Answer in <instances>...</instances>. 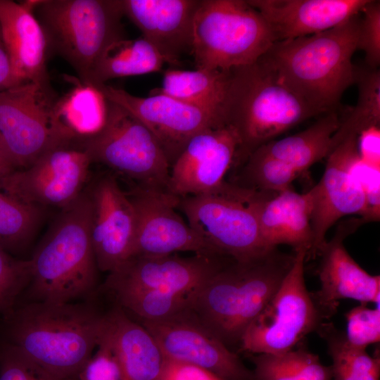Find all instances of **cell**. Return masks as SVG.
<instances>
[{
  "mask_svg": "<svg viewBox=\"0 0 380 380\" xmlns=\"http://www.w3.org/2000/svg\"><path fill=\"white\" fill-rule=\"evenodd\" d=\"M6 318L7 343L58 380L77 379L106 325V313L87 301H31Z\"/></svg>",
  "mask_w": 380,
  "mask_h": 380,
  "instance_id": "1",
  "label": "cell"
},
{
  "mask_svg": "<svg viewBox=\"0 0 380 380\" xmlns=\"http://www.w3.org/2000/svg\"><path fill=\"white\" fill-rule=\"evenodd\" d=\"M294 259L295 254L277 247L249 260L229 258L194 293L189 309L234 351L246 329L280 287Z\"/></svg>",
  "mask_w": 380,
  "mask_h": 380,
  "instance_id": "2",
  "label": "cell"
},
{
  "mask_svg": "<svg viewBox=\"0 0 380 380\" xmlns=\"http://www.w3.org/2000/svg\"><path fill=\"white\" fill-rule=\"evenodd\" d=\"M360 15L319 33L275 42L259 60L319 115L334 111L355 83Z\"/></svg>",
  "mask_w": 380,
  "mask_h": 380,
  "instance_id": "3",
  "label": "cell"
},
{
  "mask_svg": "<svg viewBox=\"0 0 380 380\" xmlns=\"http://www.w3.org/2000/svg\"><path fill=\"white\" fill-rule=\"evenodd\" d=\"M91 213L87 191L61 209L30 259L31 301L76 302L96 291L99 270L91 239Z\"/></svg>",
  "mask_w": 380,
  "mask_h": 380,
  "instance_id": "4",
  "label": "cell"
},
{
  "mask_svg": "<svg viewBox=\"0 0 380 380\" xmlns=\"http://www.w3.org/2000/svg\"><path fill=\"white\" fill-rule=\"evenodd\" d=\"M317 115L260 60L230 70L222 116L239 138L233 170L260 146Z\"/></svg>",
  "mask_w": 380,
  "mask_h": 380,
  "instance_id": "5",
  "label": "cell"
},
{
  "mask_svg": "<svg viewBox=\"0 0 380 380\" xmlns=\"http://www.w3.org/2000/svg\"><path fill=\"white\" fill-rule=\"evenodd\" d=\"M33 13L48 53L65 61L83 84H91L108 46L125 38L121 0H36Z\"/></svg>",
  "mask_w": 380,
  "mask_h": 380,
  "instance_id": "6",
  "label": "cell"
},
{
  "mask_svg": "<svg viewBox=\"0 0 380 380\" xmlns=\"http://www.w3.org/2000/svg\"><path fill=\"white\" fill-rule=\"evenodd\" d=\"M274 42L267 22L247 0H201L191 55L196 69L229 71L255 63Z\"/></svg>",
  "mask_w": 380,
  "mask_h": 380,
  "instance_id": "7",
  "label": "cell"
},
{
  "mask_svg": "<svg viewBox=\"0 0 380 380\" xmlns=\"http://www.w3.org/2000/svg\"><path fill=\"white\" fill-rule=\"evenodd\" d=\"M78 142L91 162L133 181L134 189L167 192L170 165L158 142L139 120L116 103L110 101L103 129Z\"/></svg>",
  "mask_w": 380,
  "mask_h": 380,
  "instance_id": "8",
  "label": "cell"
},
{
  "mask_svg": "<svg viewBox=\"0 0 380 380\" xmlns=\"http://www.w3.org/2000/svg\"><path fill=\"white\" fill-rule=\"evenodd\" d=\"M54 90L25 82L0 93V141L15 167L25 168L52 149L78 139L56 113Z\"/></svg>",
  "mask_w": 380,
  "mask_h": 380,
  "instance_id": "9",
  "label": "cell"
},
{
  "mask_svg": "<svg viewBox=\"0 0 380 380\" xmlns=\"http://www.w3.org/2000/svg\"><path fill=\"white\" fill-rule=\"evenodd\" d=\"M248 194L225 181L213 192L179 198L177 208L217 254L246 261L272 248L262 240Z\"/></svg>",
  "mask_w": 380,
  "mask_h": 380,
  "instance_id": "10",
  "label": "cell"
},
{
  "mask_svg": "<svg viewBox=\"0 0 380 380\" xmlns=\"http://www.w3.org/2000/svg\"><path fill=\"white\" fill-rule=\"evenodd\" d=\"M307 253L305 248L295 251L293 264L280 287L244 331L239 351L251 355L286 353L324 322L305 281Z\"/></svg>",
  "mask_w": 380,
  "mask_h": 380,
  "instance_id": "11",
  "label": "cell"
},
{
  "mask_svg": "<svg viewBox=\"0 0 380 380\" xmlns=\"http://www.w3.org/2000/svg\"><path fill=\"white\" fill-rule=\"evenodd\" d=\"M91 163L87 153L79 146L58 147L30 166L8 174L1 179L0 189L24 203L61 210L83 192Z\"/></svg>",
  "mask_w": 380,
  "mask_h": 380,
  "instance_id": "12",
  "label": "cell"
},
{
  "mask_svg": "<svg viewBox=\"0 0 380 380\" xmlns=\"http://www.w3.org/2000/svg\"><path fill=\"white\" fill-rule=\"evenodd\" d=\"M165 358L203 368L222 380H256L236 353L217 338L188 308L163 320H141Z\"/></svg>",
  "mask_w": 380,
  "mask_h": 380,
  "instance_id": "13",
  "label": "cell"
},
{
  "mask_svg": "<svg viewBox=\"0 0 380 380\" xmlns=\"http://www.w3.org/2000/svg\"><path fill=\"white\" fill-rule=\"evenodd\" d=\"M96 87L151 131L170 166L195 135L225 125L206 111L153 90L148 96L140 97L106 84Z\"/></svg>",
  "mask_w": 380,
  "mask_h": 380,
  "instance_id": "14",
  "label": "cell"
},
{
  "mask_svg": "<svg viewBox=\"0 0 380 380\" xmlns=\"http://www.w3.org/2000/svg\"><path fill=\"white\" fill-rule=\"evenodd\" d=\"M230 258L226 255H133L108 273L103 288L113 293L159 290L192 296Z\"/></svg>",
  "mask_w": 380,
  "mask_h": 380,
  "instance_id": "15",
  "label": "cell"
},
{
  "mask_svg": "<svg viewBox=\"0 0 380 380\" xmlns=\"http://www.w3.org/2000/svg\"><path fill=\"white\" fill-rule=\"evenodd\" d=\"M357 138L350 136L330 151L322 178L310 189L313 243L305 260L319 255L327 241V232L340 218L348 215L365 217V196L352 174L353 165L359 158Z\"/></svg>",
  "mask_w": 380,
  "mask_h": 380,
  "instance_id": "16",
  "label": "cell"
},
{
  "mask_svg": "<svg viewBox=\"0 0 380 380\" xmlns=\"http://www.w3.org/2000/svg\"><path fill=\"white\" fill-rule=\"evenodd\" d=\"M136 213L133 255H167L190 251L217 254L177 213L179 198L167 192L134 189L127 194Z\"/></svg>",
  "mask_w": 380,
  "mask_h": 380,
  "instance_id": "17",
  "label": "cell"
},
{
  "mask_svg": "<svg viewBox=\"0 0 380 380\" xmlns=\"http://www.w3.org/2000/svg\"><path fill=\"white\" fill-rule=\"evenodd\" d=\"M239 146L238 136L228 125L197 134L171 165L167 192L182 198L216 191L233 169Z\"/></svg>",
  "mask_w": 380,
  "mask_h": 380,
  "instance_id": "18",
  "label": "cell"
},
{
  "mask_svg": "<svg viewBox=\"0 0 380 380\" xmlns=\"http://www.w3.org/2000/svg\"><path fill=\"white\" fill-rule=\"evenodd\" d=\"M365 223L361 217L341 222L319 253L317 274L321 286L312 295L325 319L336 312L341 299H353L362 304L379 303L380 276L362 269L344 246L346 238Z\"/></svg>",
  "mask_w": 380,
  "mask_h": 380,
  "instance_id": "19",
  "label": "cell"
},
{
  "mask_svg": "<svg viewBox=\"0 0 380 380\" xmlns=\"http://www.w3.org/2000/svg\"><path fill=\"white\" fill-rule=\"evenodd\" d=\"M90 234L99 270L111 272L131 255L136 232L132 201L115 176L99 179L89 191Z\"/></svg>",
  "mask_w": 380,
  "mask_h": 380,
  "instance_id": "20",
  "label": "cell"
},
{
  "mask_svg": "<svg viewBox=\"0 0 380 380\" xmlns=\"http://www.w3.org/2000/svg\"><path fill=\"white\" fill-rule=\"evenodd\" d=\"M201 0H121L127 17L162 56L165 63L179 64L191 54L193 25Z\"/></svg>",
  "mask_w": 380,
  "mask_h": 380,
  "instance_id": "21",
  "label": "cell"
},
{
  "mask_svg": "<svg viewBox=\"0 0 380 380\" xmlns=\"http://www.w3.org/2000/svg\"><path fill=\"white\" fill-rule=\"evenodd\" d=\"M369 0H247L262 15L275 42L319 33L361 13Z\"/></svg>",
  "mask_w": 380,
  "mask_h": 380,
  "instance_id": "22",
  "label": "cell"
},
{
  "mask_svg": "<svg viewBox=\"0 0 380 380\" xmlns=\"http://www.w3.org/2000/svg\"><path fill=\"white\" fill-rule=\"evenodd\" d=\"M35 0H0V27L18 84L32 82L49 90L46 39L33 13Z\"/></svg>",
  "mask_w": 380,
  "mask_h": 380,
  "instance_id": "23",
  "label": "cell"
},
{
  "mask_svg": "<svg viewBox=\"0 0 380 380\" xmlns=\"http://www.w3.org/2000/svg\"><path fill=\"white\" fill-rule=\"evenodd\" d=\"M248 191V201L255 214L265 244L268 248L286 244L295 251L305 248L308 255L313 243L310 189L304 194L291 189L279 193Z\"/></svg>",
  "mask_w": 380,
  "mask_h": 380,
  "instance_id": "24",
  "label": "cell"
},
{
  "mask_svg": "<svg viewBox=\"0 0 380 380\" xmlns=\"http://www.w3.org/2000/svg\"><path fill=\"white\" fill-rule=\"evenodd\" d=\"M106 314L125 380H158L165 356L152 335L119 305Z\"/></svg>",
  "mask_w": 380,
  "mask_h": 380,
  "instance_id": "25",
  "label": "cell"
},
{
  "mask_svg": "<svg viewBox=\"0 0 380 380\" xmlns=\"http://www.w3.org/2000/svg\"><path fill=\"white\" fill-rule=\"evenodd\" d=\"M339 123L336 112L331 111L324 114L307 129L281 139H274L258 149L288 164L300 175L327 158L330 151L331 138Z\"/></svg>",
  "mask_w": 380,
  "mask_h": 380,
  "instance_id": "26",
  "label": "cell"
},
{
  "mask_svg": "<svg viewBox=\"0 0 380 380\" xmlns=\"http://www.w3.org/2000/svg\"><path fill=\"white\" fill-rule=\"evenodd\" d=\"M229 71L168 69L163 74L162 87L153 91L206 111L224 124L222 107Z\"/></svg>",
  "mask_w": 380,
  "mask_h": 380,
  "instance_id": "27",
  "label": "cell"
},
{
  "mask_svg": "<svg viewBox=\"0 0 380 380\" xmlns=\"http://www.w3.org/2000/svg\"><path fill=\"white\" fill-rule=\"evenodd\" d=\"M165 63L159 52L144 37H125L113 42L104 51L94 70L91 84L158 72Z\"/></svg>",
  "mask_w": 380,
  "mask_h": 380,
  "instance_id": "28",
  "label": "cell"
},
{
  "mask_svg": "<svg viewBox=\"0 0 380 380\" xmlns=\"http://www.w3.org/2000/svg\"><path fill=\"white\" fill-rule=\"evenodd\" d=\"M110 101L96 86L78 82L63 97L55 108L60 121L77 139L93 136L105 126Z\"/></svg>",
  "mask_w": 380,
  "mask_h": 380,
  "instance_id": "29",
  "label": "cell"
},
{
  "mask_svg": "<svg viewBox=\"0 0 380 380\" xmlns=\"http://www.w3.org/2000/svg\"><path fill=\"white\" fill-rule=\"evenodd\" d=\"M256 380H332L331 366L304 348L281 354L251 355Z\"/></svg>",
  "mask_w": 380,
  "mask_h": 380,
  "instance_id": "30",
  "label": "cell"
},
{
  "mask_svg": "<svg viewBox=\"0 0 380 380\" xmlns=\"http://www.w3.org/2000/svg\"><path fill=\"white\" fill-rule=\"evenodd\" d=\"M327 343L332 361V380H379V357H371L366 349L351 346L344 331L332 322H323L317 330Z\"/></svg>",
  "mask_w": 380,
  "mask_h": 380,
  "instance_id": "31",
  "label": "cell"
},
{
  "mask_svg": "<svg viewBox=\"0 0 380 380\" xmlns=\"http://www.w3.org/2000/svg\"><path fill=\"white\" fill-rule=\"evenodd\" d=\"M355 83L358 95L356 105L341 120L331 138L330 151L352 135L380 125V71L367 66L356 67ZM329 151V153H330Z\"/></svg>",
  "mask_w": 380,
  "mask_h": 380,
  "instance_id": "32",
  "label": "cell"
},
{
  "mask_svg": "<svg viewBox=\"0 0 380 380\" xmlns=\"http://www.w3.org/2000/svg\"><path fill=\"white\" fill-rule=\"evenodd\" d=\"M234 170L237 173L229 182L246 190L263 193H279L291 189L293 181L300 175L288 164L258 149Z\"/></svg>",
  "mask_w": 380,
  "mask_h": 380,
  "instance_id": "33",
  "label": "cell"
},
{
  "mask_svg": "<svg viewBox=\"0 0 380 380\" xmlns=\"http://www.w3.org/2000/svg\"><path fill=\"white\" fill-rule=\"evenodd\" d=\"M42 209L20 202L0 189V245L8 253L24 248L42 219Z\"/></svg>",
  "mask_w": 380,
  "mask_h": 380,
  "instance_id": "34",
  "label": "cell"
},
{
  "mask_svg": "<svg viewBox=\"0 0 380 380\" xmlns=\"http://www.w3.org/2000/svg\"><path fill=\"white\" fill-rule=\"evenodd\" d=\"M113 294L121 308L141 320L151 322L168 319L188 309L191 297L159 290L125 291Z\"/></svg>",
  "mask_w": 380,
  "mask_h": 380,
  "instance_id": "35",
  "label": "cell"
},
{
  "mask_svg": "<svg viewBox=\"0 0 380 380\" xmlns=\"http://www.w3.org/2000/svg\"><path fill=\"white\" fill-rule=\"evenodd\" d=\"M76 380H125L106 314V325L97 346L79 372Z\"/></svg>",
  "mask_w": 380,
  "mask_h": 380,
  "instance_id": "36",
  "label": "cell"
},
{
  "mask_svg": "<svg viewBox=\"0 0 380 380\" xmlns=\"http://www.w3.org/2000/svg\"><path fill=\"white\" fill-rule=\"evenodd\" d=\"M31 279L30 260L12 257L0 245V314L8 315Z\"/></svg>",
  "mask_w": 380,
  "mask_h": 380,
  "instance_id": "37",
  "label": "cell"
},
{
  "mask_svg": "<svg viewBox=\"0 0 380 380\" xmlns=\"http://www.w3.org/2000/svg\"><path fill=\"white\" fill-rule=\"evenodd\" d=\"M347 341L353 346L366 349L380 341V310L361 303L345 314Z\"/></svg>",
  "mask_w": 380,
  "mask_h": 380,
  "instance_id": "38",
  "label": "cell"
},
{
  "mask_svg": "<svg viewBox=\"0 0 380 380\" xmlns=\"http://www.w3.org/2000/svg\"><path fill=\"white\" fill-rule=\"evenodd\" d=\"M360 14L357 50L364 52L366 66L377 69L380 64V1L369 0Z\"/></svg>",
  "mask_w": 380,
  "mask_h": 380,
  "instance_id": "39",
  "label": "cell"
},
{
  "mask_svg": "<svg viewBox=\"0 0 380 380\" xmlns=\"http://www.w3.org/2000/svg\"><path fill=\"white\" fill-rule=\"evenodd\" d=\"M0 380H58L46 373L14 346L0 347Z\"/></svg>",
  "mask_w": 380,
  "mask_h": 380,
  "instance_id": "40",
  "label": "cell"
},
{
  "mask_svg": "<svg viewBox=\"0 0 380 380\" xmlns=\"http://www.w3.org/2000/svg\"><path fill=\"white\" fill-rule=\"evenodd\" d=\"M352 174L365 196V222H378L380 217L379 167L365 163L359 156L353 165Z\"/></svg>",
  "mask_w": 380,
  "mask_h": 380,
  "instance_id": "41",
  "label": "cell"
},
{
  "mask_svg": "<svg viewBox=\"0 0 380 380\" xmlns=\"http://www.w3.org/2000/svg\"><path fill=\"white\" fill-rule=\"evenodd\" d=\"M158 380H222L199 367L165 357Z\"/></svg>",
  "mask_w": 380,
  "mask_h": 380,
  "instance_id": "42",
  "label": "cell"
},
{
  "mask_svg": "<svg viewBox=\"0 0 380 380\" xmlns=\"http://www.w3.org/2000/svg\"><path fill=\"white\" fill-rule=\"evenodd\" d=\"M360 137V158L365 163L379 167V127L362 132Z\"/></svg>",
  "mask_w": 380,
  "mask_h": 380,
  "instance_id": "43",
  "label": "cell"
},
{
  "mask_svg": "<svg viewBox=\"0 0 380 380\" xmlns=\"http://www.w3.org/2000/svg\"><path fill=\"white\" fill-rule=\"evenodd\" d=\"M18 84L0 27V93Z\"/></svg>",
  "mask_w": 380,
  "mask_h": 380,
  "instance_id": "44",
  "label": "cell"
},
{
  "mask_svg": "<svg viewBox=\"0 0 380 380\" xmlns=\"http://www.w3.org/2000/svg\"><path fill=\"white\" fill-rule=\"evenodd\" d=\"M14 166L8 154L0 141V182L8 174L14 170Z\"/></svg>",
  "mask_w": 380,
  "mask_h": 380,
  "instance_id": "45",
  "label": "cell"
}]
</instances>
